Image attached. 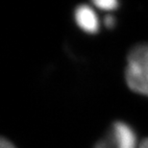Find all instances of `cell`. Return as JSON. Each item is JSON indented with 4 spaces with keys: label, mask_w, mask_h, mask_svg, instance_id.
I'll list each match as a JSON object with an SVG mask.
<instances>
[{
    "label": "cell",
    "mask_w": 148,
    "mask_h": 148,
    "mask_svg": "<svg viewBox=\"0 0 148 148\" xmlns=\"http://www.w3.org/2000/svg\"><path fill=\"white\" fill-rule=\"evenodd\" d=\"M125 80L130 90L148 96V43L138 44L129 52Z\"/></svg>",
    "instance_id": "1"
},
{
    "label": "cell",
    "mask_w": 148,
    "mask_h": 148,
    "mask_svg": "<svg viewBox=\"0 0 148 148\" xmlns=\"http://www.w3.org/2000/svg\"><path fill=\"white\" fill-rule=\"evenodd\" d=\"M137 136L132 127L123 121H115L93 148H138Z\"/></svg>",
    "instance_id": "2"
},
{
    "label": "cell",
    "mask_w": 148,
    "mask_h": 148,
    "mask_svg": "<svg viewBox=\"0 0 148 148\" xmlns=\"http://www.w3.org/2000/svg\"><path fill=\"white\" fill-rule=\"evenodd\" d=\"M77 25L83 31L88 34H95L99 29V20L97 14L91 7L88 5H80L75 9L74 14Z\"/></svg>",
    "instance_id": "3"
},
{
    "label": "cell",
    "mask_w": 148,
    "mask_h": 148,
    "mask_svg": "<svg viewBox=\"0 0 148 148\" xmlns=\"http://www.w3.org/2000/svg\"><path fill=\"white\" fill-rule=\"evenodd\" d=\"M96 8L103 11H112L117 8L118 3L114 0H96L93 2Z\"/></svg>",
    "instance_id": "4"
},
{
    "label": "cell",
    "mask_w": 148,
    "mask_h": 148,
    "mask_svg": "<svg viewBox=\"0 0 148 148\" xmlns=\"http://www.w3.org/2000/svg\"><path fill=\"white\" fill-rule=\"evenodd\" d=\"M0 148H16V146L9 140H6L5 138H2L1 141H0Z\"/></svg>",
    "instance_id": "5"
},
{
    "label": "cell",
    "mask_w": 148,
    "mask_h": 148,
    "mask_svg": "<svg viewBox=\"0 0 148 148\" xmlns=\"http://www.w3.org/2000/svg\"><path fill=\"white\" fill-rule=\"evenodd\" d=\"M114 22H115L114 18V17H112V16H110V14L106 16V17H105V19H104V23H105L106 27H108V28H112V27H114Z\"/></svg>",
    "instance_id": "6"
},
{
    "label": "cell",
    "mask_w": 148,
    "mask_h": 148,
    "mask_svg": "<svg viewBox=\"0 0 148 148\" xmlns=\"http://www.w3.org/2000/svg\"><path fill=\"white\" fill-rule=\"evenodd\" d=\"M138 148H148V138L141 141V143L138 144Z\"/></svg>",
    "instance_id": "7"
}]
</instances>
